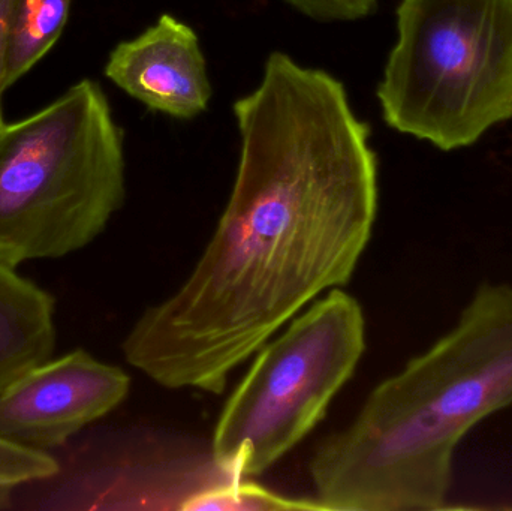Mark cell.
Masks as SVG:
<instances>
[{
    "mask_svg": "<svg viewBox=\"0 0 512 511\" xmlns=\"http://www.w3.org/2000/svg\"><path fill=\"white\" fill-rule=\"evenodd\" d=\"M179 510L295 511L325 510L318 500L280 497L245 480H221L189 495Z\"/></svg>",
    "mask_w": 512,
    "mask_h": 511,
    "instance_id": "30bf717a",
    "label": "cell"
},
{
    "mask_svg": "<svg viewBox=\"0 0 512 511\" xmlns=\"http://www.w3.org/2000/svg\"><path fill=\"white\" fill-rule=\"evenodd\" d=\"M105 77L149 110L176 119L200 116L213 95L200 38L171 14L120 42L108 57Z\"/></svg>",
    "mask_w": 512,
    "mask_h": 511,
    "instance_id": "52a82bcc",
    "label": "cell"
},
{
    "mask_svg": "<svg viewBox=\"0 0 512 511\" xmlns=\"http://www.w3.org/2000/svg\"><path fill=\"white\" fill-rule=\"evenodd\" d=\"M364 350L363 309L334 288L262 348L216 425L213 464L233 480L276 464L324 419Z\"/></svg>",
    "mask_w": 512,
    "mask_h": 511,
    "instance_id": "5b68a950",
    "label": "cell"
},
{
    "mask_svg": "<svg viewBox=\"0 0 512 511\" xmlns=\"http://www.w3.org/2000/svg\"><path fill=\"white\" fill-rule=\"evenodd\" d=\"M301 14L322 23L355 21L375 11L378 0H283Z\"/></svg>",
    "mask_w": 512,
    "mask_h": 511,
    "instance_id": "7c38bea8",
    "label": "cell"
},
{
    "mask_svg": "<svg viewBox=\"0 0 512 511\" xmlns=\"http://www.w3.org/2000/svg\"><path fill=\"white\" fill-rule=\"evenodd\" d=\"M54 312L50 293L0 261V395L53 356Z\"/></svg>",
    "mask_w": 512,
    "mask_h": 511,
    "instance_id": "ba28073f",
    "label": "cell"
},
{
    "mask_svg": "<svg viewBox=\"0 0 512 511\" xmlns=\"http://www.w3.org/2000/svg\"><path fill=\"white\" fill-rule=\"evenodd\" d=\"M14 0H0V128L5 125L2 117V93L5 90L6 60H8L9 35H11Z\"/></svg>",
    "mask_w": 512,
    "mask_h": 511,
    "instance_id": "4fadbf2b",
    "label": "cell"
},
{
    "mask_svg": "<svg viewBox=\"0 0 512 511\" xmlns=\"http://www.w3.org/2000/svg\"><path fill=\"white\" fill-rule=\"evenodd\" d=\"M378 99L390 128L445 152L512 120V0H400Z\"/></svg>",
    "mask_w": 512,
    "mask_h": 511,
    "instance_id": "277c9868",
    "label": "cell"
},
{
    "mask_svg": "<svg viewBox=\"0 0 512 511\" xmlns=\"http://www.w3.org/2000/svg\"><path fill=\"white\" fill-rule=\"evenodd\" d=\"M72 0H14L5 89L14 86L56 44Z\"/></svg>",
    "mask_w": 512,
    "mask_h": 511,
    "instance_id": "9c48e42d",
    "label": "cell"
},
{
    "mask_svg": "<svg viewBox=\"0 0 512 511\" xmlns=\"http://www.w3.org/2000/svg\"><path fill=\"white\" fill-rule=\"evenodd\" d=\"M239 167L197 267L123 341L167 389L219 395L307 303L348 284L378 213V158L345 84L273 51L237 99Z\"/></svg>",
    "mask_w": 512,
    "mask_h": 511,
    "instance_id": "6da1fadb",
    "label": "cell"
},
{
    "mask_svg": "<svg viewBox=\"0 0 512 511\" xmlns=\"http://www.w3.org/2000/svg\"><path fill=\"white\" fill-rule=\"evenodd\" d=\"M512 405V287L484 284L456 326L379 384L310 462L328 511L441 510L463 438Z\"/></svg>",
    "mask_w": 512,
    "mask_h": 511,
    "instance_id": "7a4b0ae2",
    "label": "cell"
},
{
    "mask_svg": "<svg viewBox=\"0 0 512 511\" xmlns=\"http://www.w3.org/2000/svg\"><path fill=\"white\" fill-rule=\"evenodd\" d=\"M57 470L59 461L53 453L27 449L0 438V510L9 509L24 486L48 479Z\"/></svg>",
    "mask_w": 512,
    "mask_h": 511,
    "instance_id": "8fae6325",
    "label": "cell"
},
{
    "mask_svg": "<svg viewBox=\"0 0 512 511\" xmlns=\"http://www.w3.org/2000/svg\"><path fill=\"white\" fill-rule=\"evenodd\" d=\"M123 131L104 90L83 80L0 128V261L56 260L86 248L123 206Z\"/></svg>",
    "mask_w": 512,
    "mask_h": 511,
    "instance_id": "3957f363",
    "label": "cell"
},
{
    "mask_svg": "<svg viewBox=\"0 0 512 511\" xmlns=\"http://www.w3.org/2000/svg\"><path fill=\"white\" fill-rule=\"evenodd\" d=\"M129 389L126 372L87 351L45 360L0 395V438L53 453L116 410Z\"/></svg>",
    "mask_w": 512,
    "mask_h": 511,
    "instance_id": "8992f818",
    "label": "cell"
}]
</instances>
